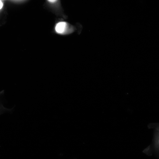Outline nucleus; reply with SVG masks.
Returning a JSON list of instances; mask_svg holds the SVG:
<instances>
[{
  "mask_svg": "<svg viewBox=\"0 0 159 159\" xmlns=\"http://www.w3.org/2000/svg\"><path fill=\"white\" fill-rule=\"evenodd\" d=\"M68 27V24L64 21L58 23L55 27V30L58 34H63L66 32Z\"/></svg>",
  "mask_w": 159,
  "mask_h": 159,
  "instance_id": "1",
  "label": "nucleus"
},
{
  "mask_svg": "<svg viewBox=\"0 0 159 159\" xmlns=\"http://www.w3.org/2000/svg\"><path fill=\"white\" fill-rule=\"evenodd\" d=\"M3 6V4L2 1L0 0V9L2 8Z\"/></svg>",
  "mask_w": 159,
  "mask_h": 159,
  "instance_id": "2",
  "label": "nucleus"
},
{
  "mask_svg": "<svg viewBox=\"0 0 159 159\" xmlns=\"http://www.w3.org/2000/svg\"><path fill=\"white\" fill-rule=\"evenodd\" d=\"M49 2L53 3L55 2L57 0H47Z\"/></svg>",
  "mask_w": 159,
  "mask_h": 159,
  "instance_id": "3",
  "label": "nucleus"
}]
</instances>
